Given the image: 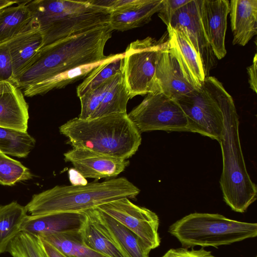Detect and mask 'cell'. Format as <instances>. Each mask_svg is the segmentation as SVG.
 <instances>
[{
    "label": "cell",
    "instance_id": "cell-1",
    "mask_svg": "<svg viewBox=\"0 0 257 257\" xmlns=\"http://www.w3.org/2000/svg\"><path fill=\"white\" fill-rule=\"evenodd\" d=\"M113 31L108 24L40 49L18 79L17 86L24 89L73 68L106 59L109 55H104V47Z\"/></svg>",
    "mask_w": 257,
    "mask_h": 257
},
{
    "label": "cell",
    "instance_id": "cell-2",
    "mask_svg": "<svg viewBox=\"0 0 257 257\" xmlns=\"http://www.w3.org/2000/svg\"><path fill=\"white\" fill-rule=\"evenodd\" d=\"M59 132L73 148L125 160L135 155L142 142L141 132L127 113L89 119L75 117L61 125Z\"/></svg>",
    "mask_w": 257,
    "mask_h": 257
},
{
    "label": "cell",
    "instance_id": "cell-3",
    "mask_svg": "<svg viewBox=\"0 0 257 257\" xmlns=\"http://www.w3.org/2000/svg\"><path fill=\"white\" fill-rule=\"evenodd\" d=\"M221 105L223 127L218 142L223 162L220 187L226 204L233 211L243 213L256 199V186L246 168L239 135V118L234 101L225 88L221 95Z\"/></svg>",
    "mask_w": 257,
    "mask_h": 257
},
{
    "label": "cell",
    "instance_id": "cell-4",
    "mask_svg": "<svg viewBox=\"0 0 257 257\" xmlns=\"http://www.w3.org/2000/svg\"><path fill=\"white\" fill-rule=\"evenodd\" d=\"M140 192L124 177L84 185L56 186L34 195L25 207L31 215L79 213L116 199H134Z\"/></svg>",
    "mask_w": 257,
    "mask_h": 257
},
{
    "label": "cell",
    "instance_id": "cell-5",
    "mask_svg": "<svg viewBox=\"0 0 257 257\" xmlns=\"http://www.w3.org/2000/svg\"><path fill=\"white\" fill-rule=\"evenodd\" d=\"M27 6L43 36L41 49L109 24L111 12L88 1L35 0Z\"/></svg>",
    "mask_w": 257,
    "mask_h": 257
},
{
    "label": "cell",
    "instance_id": "cell-6",
    "mask_svg": "<svg viewBox=\"0 0 257 257\" xmlns=\"http://www.w3.org/2000/svg\"><path fill=\"white\" fill-rule=\"evenodd\" d=\"M168 232L182 247L229 245L257 236V224L229 219L218 213H190L178 220Z\"/></svg>",
    "mask_w": 257,
    "mask_h": 257
},
{
    "label": "cell",
    "instance_id": "cell-7",
    "mask_svg": "<svg viewBox=\"0 0 257 257\" xmlns=\"http://www.w3.org/2000/svg\"><path fill=\"white\" fill-rule=\"evenodd\" d=\"M224 88L215 77L207 76L200 88L177 101L186 115L188 132L219 142L223 127L221 95Z\"/></svg>",
    "mask_w": 257,
    "mask_h": 257
},
{
    "label": "cell",
    "instance_id": "cell-8",
    "mask_svg": "<svg viewBox=\"0 0 257 257\" xmlns=\"http://www.w3.org/2000/svg\"><path fill=\"white\" fill-rule=\"evenodd\" d=\"M168 39L159 41L148 37L132 42L124 52V82L130 98L153 92L155 71L162 51Z\"/></svg>",
    "mask_w": 257,
    "mask_h": 257
},
{
    "label": "cell",
    "instance_id": "cell-9",
    "mask_svg": "<svg viewBox=\"0 0 257 257\" xmlns=\"http://www.w3.org/2000/svg\"><path fill=\"white\" fill-rule=\"evenodd\" d=\"M127 115L141 133L188 132L186 115L178 102L161 92L148 94Z\"/></svg>",
    "mask_w": 257,
    "mask_h": 257
},
{
    "label": "cell",
    "instance_id": "cell-10",
    "mask_svg": "<svg viewBox=\"0 0 257 257\" xmlns=\"http://www.w3.org/2000/svg\"><path fill=\"white\" fill-rule=\"evenodd\" d=\"M96 207L134 233L150 249L160 245L159 218L154 212L134 204L127 198L113 200Z\"/></svg>",
    "mask_w": 257,
    "mask_h": 257
},
{
    "label": "cell",
    "instance_id": "cell-11",
    "mask_svg": "<svg viewBox=\"0 0 257 257\" xmlns=\"http://www.w3.org/2000/svg\"><path fill=\"white\" fill-rule=\"evenodd\" d=\"M200 7V0H191L176 12L168 26L185 35L198 55L207 77L216 60L203 28Z\"/></svg>",
    "mask_w": 257,
    "mask_h": 257
},
{
    "label": "cell",
    "instance_id": "cell-12",
    "mask_svg": "<svg viewBox=\"0 0 257 257\" xmlns=\"http://www.w3.org/2000/svg\"><path fill=\"white\" fill-rule=\"evenodd\" d=\"M83 177L95 179L117 176L128 165L129 161L98 153L87 149L73 148L64 154Z\"/></svg>",
    "mask_w": 257,
    "mask_h": 257
},
{
    "label": "cell",
    "instance_id": "cell-13",
    "mask_svg": "<svg viewBox=\"0 0 257 257\" xmlns=\"http://www.w3.org/2000/svg\"><path fill=\"white\" fill-rule=\"evenodd\" d=\"M196 89L183 75L168 46L160 55L154 79L153 92H161L178 101Z\"/></svg>",
    "mask_w": 257,
    "mask_h": 257
},
{
    "label": "cell",
    "instance_id": "cell-14",
    "mask_svg": "<svg viewBox=\"0 0 257 257\" xmlns=\"http://www.w3.org/2000/svg\"><path fill=\"white\" fill-rule=\"evenodd\" d=\"M200 15L203 28L215 58L226 54L225 39L227 18L229 13L228 0H200Z\"/></svg>",
    "mask_w": 257,
    "mask_h": 257
},
{
    "label": "cell",
    "instance_id": "cell-15",
    "mask_svg": "<svg viewBox=\"0 0 257 257\" xmlns=\"http://www.w3.org/2000/svg\"><path fill=\"white\" fill-rule=\"evenodd\" d=\"M29 118V105L21 89L1 82L0 127L27 132Z\"/></svg>",
    "mask_w": 257,
    "mask_h": 257
},
{
    "label": "cell",
    "instance_id": "cell-16",
    "mask_svg": "<svg viewBox=\"0 0 257 257\" xmlns=\"http://www.w3.org/2000/svg\"><path fill=\"white\" fill-rule=\"evenodd\" d=\"M167 31L169 49L183 75L194 87L200 88L206 77L198 55L181 31L170 26Z\"/></svg>",
    "mask_w": 257,
    "mask_h": 257
},
{
    "label": "cell",
    "instance_id": "cell-17",
    "mask_svg": "<svg viewBox=\"0 0 257 257\" xmlns=\"http://www.w3.org/2000/svg\"><path fill=\"white\" fill-rule=\"evenodd\" d=\"M43 36L33 18L20 33L5 43L12 57L14 77L17 81L43 45Z\"/></svg>",
    "mask_w": 257,
    "mask_h": 257
},
{
    "label": "cell",
    "instance_id": "cell-18",
    "mask_svg": "<svg viewBox=\"0 0 257 257\" xmlns=\"http://www.w3.org/2000/svg\"><path fill=\"white\" fill-rule=\"evenodd\" d=\"M84 218L83 212L27 215L21 232L43 237L51 234L78 230Z\"/></svg>",
    "mask_w": 257,
    "mask_h": 257
},
{
    "label": "cell",
    "instance_id": "cell-19",
    "mask_svg": "<svg viewBox=\"0 0 257 257\" xmlns=\"http://www.w3.org/2000/svg\"><path fill=\"white\" fill-rule=\"evenodd\" d=\"M89 210L125 257H149L151 249L134 233L97 207Z\"/></svg>",
    "mask_w": 257,
    "mask_h": 257
},
{
    "label": "cell",
    "instance_id": "cell-20",
    "mask_svg": "<svg viewBox=\"0 0 257 257\" xmlns=\"http://www.w3.org/2000/svg\"><path fill=\"white\" fill-rule=\"evenodd\" d=\"M233 45L244 46L257 34V0L229 2Z\"/></svg>",
    "mask_w": 257,
    "mask_h": 257
},
{
    "label": "cell",
    "instance_id": "cell-21",
    "mask_svg": "<svg viewBox=\"0 0 257 257\" xmlns=\"http://www.w3.org/2000/svg\"><path fill=\"white\" fill-rule=\"evenodd\" d=\"M163 0H135L127 6L110 13L109 24L114 30L125 31L141 27L158 13Z\"/></svg>",
    "mask_w": 257,
    "mask_h": 257
},
{
    "label": "cell",
    "instance_id": "cell-22",
    "mask_svg": "<svg viewBox=\"0 0 257 257\" xmlns=\"http://www.w3.org/2000/svg\"><path fill=\"white\" fill-rule=\"evenodd\" d=\"M83 212L84 218L78 233L83 243L89 248L108 257H125L112 239L99 225L90 210Z\"/></svg>",
    "mask_w": 257,
    "mask_h": 257
},
{
    "label": "cell",
    "instance_id": "cell-23",
    "mask_svg": "<svg viewBox=\"0 0 257 257\" xmlns=\"http://www.w3.org/2000/svg\"><path fill=\"white\" fill-rule=\"evenodd\" d=\"M78 66L33 84L24 89V95L32 97L43 95L54 89H60L87 76L93 70L110 58Z\"/></svg>",
    "mask_w": 257,
    "mask_h": 257
},
{
    "label": "cell",
    "instance_id": "cell-24",
    "mask_svg": "<svg viewBox=\"0 0 257 257\" xmlns=\"http://www.w3.org/2000/svg\"><path fill=\"white\" fill-rule=\"evenodd\" d=\"M27 213L25 206L16 201L0 206V254L7 252L10 243L21 232Z\"/></svg>",
    "mask_w": 257,
    "mask_h": 257
},
{
    "label": "cell",
    "instance_id": "cell-25",
    "mask_svg": "<svg viewBox=\"0 0 257 257\" xmlns=\"http://www.w3.org/2000/svg\"><path fill=\"white\" fill-rule=\"evenodd\" d=\"M20 1L17 6L0 10V43L6 42L22 32L33 20L27 3Z\"/></svg>",
    "mask_w": 257,
    "mask_h": 257
},
{
    "label": "cell",
    "instance_id": "cell-26",
    "mask_svg": "<svg viewBox=\"0 0 257 257\" xmlns=\"http://www.w3.org/2000/svg\"><path fill=\"white\" fill-rule=\"evenodd\" d=\"M40 238L68 257H108L86 246L82 241L78 230L56 233Z\"/></svg>",
    "mask_w": 257,
    "mask_h": 257
},
{
    "label": "cell",
    "instance_id": "cell-27",
    "mask_svg": "<svg viewBox=\"0 0 257 257\" xmlns=\"http://www.w3.org/2000/svg\"><path fill=\"white\" fill-rule=\"evenodd\" d=\"M124 53L113 54L108 60L93 70L76 89L80 98L109 78L123 70Z\"/></svg>",
    "mask_w": 257,
    "mask_h": 257
},
{
    "label": "cell",
    "instance_id": "cell-28",
    "mask_svg": "<svg viewBox=\"0 0 257 257\" xmlns=\"http://www.w3.org/2000/svg\"><path fill=\"white\" fill-rule=\"evenodd\" d=\"M36 141L27 132L0 127V152L19 158L26 157Z\"/></svg>",
    "mask_w": 257,
    "mask_h": 257
},
{
    "label": "cell",
    "instance_id": "cell-29",
    "mask_svg": "<svg viewBox=\"0 0 257 257\" xmlns=\"http://www.w3.org/2000/svg\"><path fill=\"white\" fill-rule=\"evenodd\" d=\"M130 98L123 77L109 90L90 118L114 113H126L127 104Z\"/></svg>",
    "mask_w": 257,
    "mask_h": 257
},
{
    "label": "cell",
    "instance_id": "cell-30",
    "mask_svg": "<svg viewBox=\"0 0 257 257\" xmlns=\"http://www.w3.org/2000/svg\"><path fill=\"white\" fill-rule=\"evenodd\" d=\"M123 77V70L107 79L95 89L80 97V119H89L97 109L109 90Z\"/></svg>",
    "mask_w": 257,
    "mask_h": 257
},
{
    "label": "cell",
    "instance_id": "cell-31",
    "mask_svg": "<svg viewBox=\"0 0 257 257\" xmlns=\"http://www.w3.org/2000/svg\"><path fill=\"white\" fill-rule=\"evenodd\" d=\"M7 252L13 257H48L38 237L20 232L10 243Z\"/></svg>",
    "mask_w": 257,
    "mask_h": 257
},
{
    "label": "cell",
    "instance_id": "cell-32",
    "mask_svg": "<svg viewBox=\"0 0 257 257\" xmlns=\"http://www.w3.org/2000/svg\"><path fill=\"white\" fill-rule=\"evenodd\" d=\"M29 169L21 162L0 152V184L12 186L16 183L32 179Z\"/></svg>",
    "mask_w": 257,
    "mask_h": 257
},
{
    "label": "cell",
    "instance_id": "cell-33",
    "mask_svg": "<svg viewBox=\"0 0 257 257\" xmlns=\"http://www.w3.org/2000/svg\"><path fill=\"white\" fill-rule=\"evenodd\" d=\"M1 82H9L17 86L12 57L9 49L5 43H0Z\"/></svg>",
    "mask_w": 257,
    "mask_h": 257
},
{
    "label": "cell",
    "instance_id": "cell-34",
    "mask_svg": "<svg viewBox=\"0 0 257 257\" xmlns=\"http://www.w3.org/2000/svg\"><path fill=\"white\" fill-rule=\"evenodd\" d=\"M191 0H163L162 6L158 12L159 17L168 27L176 12Z\"/></svg>",
    "mask_w": 257,
    "mask_h": 257
},
{
    "label": "cell",
    "instance_id": "cell-35",
    "mask_svg": "<svg viewBox=\"0 0 257 257\" xmlns=\"http://www.w3.org/2000/svg\"><path fill=\"white\" fill-rule=\"evenodd\" d=\"M161 257H216L210 251L205 250L204 247L198 249H191L184 247L171 248Z\"/></svg>",
    "mask_w": 257,
    "mask_h": 257
},
{
    "label": "cell",
    "instance_id": "cell-36",
    "mask_svg": "<svg viewBox=\"0 0 257 257\" xmlns=\"http://www.w3.org/2000/svg\"><path fill=\"white\" fill-rule=\"evenodd\" d=\"M257 55L255 54L252 64L247 67V72L248 76V83L251 89L257 93Z\"/></svg>",
    "mask_w": 257,
    "mask_h": 257
},
{
    "label": "cell",
    "instance_id": "cell-37",
    "mask_svg": "<svg viewBox=\"0 0 257 257\" xmlns=\"http://www.w3.org/2000/svg\"><path fill=\"white\" fill-rule=\"evenodd\" d=\"M38 237L42 248L48 257H68L47 241Z\"/></svg>",
    "mask_w": 257,
    "mask_h": 257
},
{
    "label": "cell",
    "instance_id": "cell-38",
    "mask_svg": "<svg viewBox=\"0 0 257 257\" xmlns=\"http://www.w3.org/2000/svg\"><path fill=\"white\" fill-rule=\"evenodd\" d=\"M20 1L11 0H0V10L11 5L19 3Z\"/></svg>",
    "mask_w": 257,
    "mask_h": 257
}]
</instances>
